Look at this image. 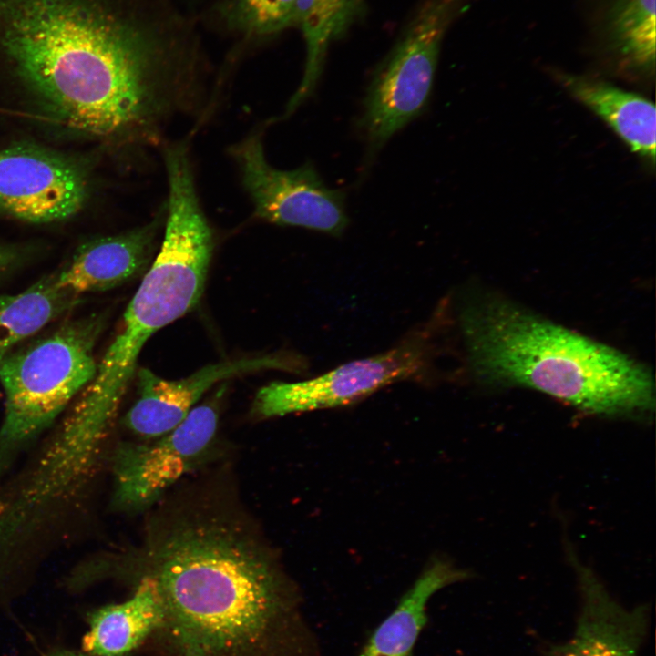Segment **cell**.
Here are the masks:
<instances>
[{
  "label": "cell",
  "instance_id": "6da1fadb",
  "mask_svg": "<svg viewBox=\"0 0 656 656\" xmlns=\"http://www.w3.org/2000/svg\"><path fill=\"white\" fill-rule=\"evenodd\" d=\"M0 56L66 126L138 149L196 109L208 70L172 0H0Z\"/></svg>",
  "mask_w": 656,
  "mask_h": 656
},
{
  "label": "cell",
  "instance_id": "7a4b0ae2",
  "mask_svg": "<svg viewBox=\"0 0 656 656\" xmlns=\"http://www.w3.org/2000/svg\"><path fill=\"white\" fill-rule=\"evenodd\" d=\"M463 330L473 370L494 384H518L605 416L654 408L651 374L602 343L498 299L466 309Z\"/></svg>",
  "mask_w": 656,
  "mask_h": 656
},
{
  "label": "cell",
  "instance_id": "3957f363",
  "mask_svg": "<svg viewBox=\"0 0 656 656\" xmlns=\"http://www.w3.org/2000/svg\"><path fill=\"white\" fill-rule=\"evenodd\" d=\"M168 186L160 249L124 313L120 330L75 403L107 419L115 418L149 339L191 311L204 290L213 236L194 178L186 170L175 171L168 177Z\"/></svg>",
  "mask_w": 656,
  "mask_h": 656
},
{
  "label": "cell",
  "instance_id": "277c9868",
  "mask_svg": "<svg viewBox=\"0 0 656 656\" xmlns=\"http://www.w3.org/2000/svg\"><path fill=\"white\" fill-rule=\"evenodd\" d=\"M104 323L97 314L67 321L50 334L0 357L5 393L0 475L92 380L97 366L94 349Z\"/></svg>",
  "mask_w": 656,
  "mask_h": 656
},
{
  "label": "cell",
  "instance_id": "5b68a950",
  "mask_svg": "<svg viewBox=\"0 0 656 656\" xmlns=\"http://www.w3.org/2000/svg\"><path fill=\"white\" fill-rule=\"evenodd\" d=\"M466 0H423L373 73L359 121L369 151L380 149L426 108L440 49Z\"/></svg>",
  "mask_w": 656,
  "mask_h": 656
},
{
  "label": "cell",
  "instance_id": "8992f818",
  "mask_svg": "<svg viewBox=\"0 0 656 656\" xmlns=\"http://www.w3.org/2000/svg\"><path fill=\"white\" fill-rule=\"evenodd\" d=\"M219 409L218 399L208 401L160 436L119 444L113 456L114 506L143 510L197 466L215 438Z\"/></svg>",
  "mask_w": 656,
  "mask_h": 656
},
{
  "label": "cell",
  "instance_id": "52a82bcc",
  "mask_svg": "<svg viewBox=\"0 0 656 656\" xmlns=\"http://www.w3.org/2000/svg\"><path fill=\"white\" fill-rule=\"evenodd\" d=\"M231 154L257 218L333 235L347 227L343 192L327 187L311 163L292 170L273 168L257 134L232 147Z\"/></svg>",
  "mask_w": 656,
  "mask_h": 656
},
{
  "label": "cell",
  "instance_id": "ba28073f",
  "mask_svg": "<svg viewBox=\"0 0 656 656\" xmlns=\"http://www.w3.org/2000/svg\"><path fill=\"white\" fill-rule=\"evenodd\" d=\"M428 357V343L422 334L414 335L387 352L349 362L310 380L272 382L257 392L252 408L257 415L271 418L349 405L421 374Z\"/></svg>",
  "mask_w": 656,
  "mask_h": 656
},
{
  "label": "cell",
  "instance_id": "9c48e42d",
  "mask_svg": "<svg viewBox=\"0 0 656 656\" xmlns=\"http://www.w3.org/2000/svg\"><path fill=\"white\" fill-rule=\"evenodd\" d=\"M87 193V173L67 158L30 144L0 149L1 212L31 223L64 220Z\"/></svg>",
  "mask_w": 656,
  "mask_h": 656
},
{
  "label": "cell",
  "instance_id": "30bf717a",
  "mask_svg": "<svg viewBox=\"0 0 656 656\" xmlns=\"http://www.w3.org/2000/svg\"><path fill=\"white\" fill-rule=\"evenodd\" d=\"M300 365L295 357L269 354L221 361L177 380L141 368L138 372V397L127 412L124 424L137 436L152 439L178 426L201 396L220 382L267 369L294 370Z\"/></svg>",
  "mask_w": 656,
  "mask_h": 656
},
{
  "label": "cell",
  "instance_id": "8fae6325",
  "mask_svg": "<svg viewBox=\"0 0 656 656\" xmlns=\"http://www.w3.org/2000/svg\"><path fill=\"white\" fill-rule=\"evenodd\" d=\"M567 555L577 575L581 609L573 636L551 656H638L647 631L648 607L625 609L570 546Z\"/></svg>",
  "mask_w": 656,
  "mask_h": 656
},
{
  "label": "cell",
  "instance_id": "7c38bea8",
  "mask_svg": "<svg viewBox=\"0 0 656 656\" xmlns=\"http://www.w3.org/2000/svg\"><path fill=\"white\" fill-rule=\"evenodd\" d=\"M162 213L124 233L81 244L55 273L57 284L77 295L124 284L148 270L153 261Z\"/></svg>",
  "mask_w": 656,
  "mask_h": 656
},
{
  "label": "cell",
  "instance_id": "4fadbf2b",
  "mask_svg": "<svg viewBox=\"0 0 656 656\" xmlns=\"http://www.w3.org/2000/svg\"><path fill=\"white\" fill-rule=\"evenodd\" d=\"M166 619L164 600L157 581L146 574L133 596L96 610L83 648L93 656H123L136 649Z\"/></svg>",
  "mask_w": 656,
  "mask_h": 656
},
{
  "label": "cell",
  "instance_id": "5bb4252c",
  "mask_svg": "<svg viewBox=\"0 0 656 656\" xmlns=\"http://www.w3.org/2000/svg\"><path fill=\"white\" fill-rule=\"evenodd\" d=\"M468 576L449 561L438 558L432 560L375 629L358 656H413L414 646L427 621L426 604L430 598Z\"/></svg>",
  "mask_w": 656,
  "mask_h": 656
},
{
  "label": "cell",
  "instance_id": "9a60e30c",
  "mask_svg": "<svg viewBox=\"0 0 656 656\" xmlns=\"http://www.w3.org/2000/svg\"><path fill=\"white\" fill-rule=\"evenodd\" d=\"M564 87L608 124L631 150L655 160V106L637 94L596 79L561 76Z\"/></svg>",
  "mask_w": 656,
  "mask_h": 656
},
{
  "label": "cell",
  "instance_id": "2e32d148",
  "mask_svg": "<svg viewBox=\"0 0 656 656\" xmlns=\"http://www.w3.org/2000/svg\"><path fill=\"white\" fill-rule=\"evenodd\" d=\"M365 0H297L296 22L306 46L302 82L289 100L292 114L313 92L322 75L330 45L344 36L364 15Z\"/></svg>",
  "mask_w": 656,
  "mask_h": 656
},
{
  "label": "cell",
  "instance_id": "e0dca14e",
  "mask_svg": "<svg viewBox=\"0 0 656 656\" xmlns=\"http://www.w3.org/2000/svg\"><path fill=\"white\" fill-rule=\"evenodd\" d=\"M80 299L61 288L55 273L19 293L0 296V357L75 307Z\"/></svg>",
  "mask_w": 656,
  "mask_h": 656
},
{
  "label": "cell",
  "instance_id": "ac0fdd59",
  "mask_svg": "<svg viewBox=\"0 0 656 656\" xmlns=\"http://www.w3.org/2000/svg\"><path fill=\"white\" fill-rule=\"evenodd\" d=\"M655 0H612L605 35L612 50L628 66L653 69L656 51Z\"/></svg>",
  "mask_w": 656,
  "mask_h": 656
},
{
  "label": "cell",
  "instance_id": "d6986e66",
  "mask_svg": "<svg viewBox=\"0 0 656 656\" xmlns=\"http://www.w3.org/2000/svg\"><path fill=\"white\" fill-rule=\"evenodd\" d=\"M297 0H226L220 16L227 27L246 39L276 36L295 26Z\"/></svg>",
  "mask_w": 656,
  "mask_h": 656
},
{
  "label": "cell",
  "instance_id": "ffe728a7",
  "mask_svg": "<svg viewBox=\"0 0 656 656\" xmlns=\"http://www.w3.org/2000/svg\"><path fill=\"white\" fill-rule=\"evenodd\" d=\"M27 259L26 248L0 241V281L20 268Z\"/></svg>",
  "mask_w": 656,
  "mask_h": 656
},
{
  "label": "cell",
  "instance_id": "44dd1931",
  "mask_svg": "<svg viewBox=\"0 0 656 656\" xmlns=\"http://www.w3.org/2000/svg\"><path fill=\"white\" fill-rule=\"evenodd\" d=\"M51 656H84V655L77 653V652L63 651H57V652L52 654Z\"/></svg>",
  "mask_w": 656,
  "mask_h": 656
}]
</instances>
